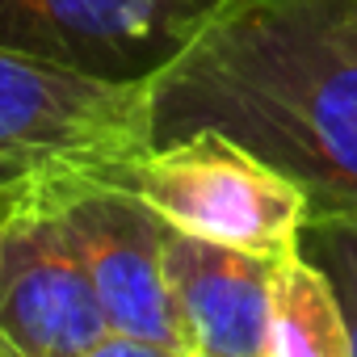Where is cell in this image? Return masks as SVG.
Instances as JSON below:
<instances>
[{
  "mask_svg": "<svg viewBox=\"0 0 357 357\" xmlns=\"http://www.w3.org/2000/svg\"><path fill=\"white\" fill-rule=\"evenodd\" d=\"M109 336L89 269L34 185L0 211V340L17 357H84Z\"/></svg>",
  "mask_w": 357,
  "mask_h": 357,
  "instance_id": "6",
  "label": "cell"
},
{
  "mask_svg": "<svg viewBox=\"0 0 357 357\" xmlns=\"http://www.w3.org/2000/svg\"><path fill=\"white\" fill-rule=\"evenodd\" d=\"M84 357H190L185 349H168V344H155V340H135V336H118L109 332L101 344H93Z\"/></svg>",
  "mask_w": 357,
  "mask_h": 357,
  "instance_id": "10",
  "label": "cell"
},
{
  "mask_svg": "<svg viewBox=\"0 0 357 357\" xmlns=\"http://www.w3.org/2000/svg\"><path fill=\"white\" fill-rule=\"evenodd\" d=\"M22 194H26V190H22ZM13 198H17V194H0V211H5V206H9Z\"/></svg>",
  "mask_w": 357,
  "mask_h": 357,
  "instance_id": "12",
  "label": "cell"
},
{
  "mask_svg": "<svg viewBox=\"0 0 357 357\" xmlns=\"http://www.w3.org/2000/svg\"><path fill=\"white\" fill-rule=\"evenodd\" d=\"M147 147V80H101L0 47V194L122 172Z\"/></svg>",
  "mask_w": 357,
  "mask_h": 357,
  "instance_id": "2",
  "label": "cell"
},
{
  "mask_svg": "<svg viewBox=\"0 0 357 357\" xmlns=\"http://www.w3.org/2000/svg\"><path fill=\"white\" fill-rule=\"evenodd\" d=\"M265 357H357L332 282L303 252L278 261Z\"/></svg>",
  "mask_w": 357,
  "mask_h": 357,
  "instance_id": "8",
  "label": "cell"
},
{
  "mask_svg": "<svg viewBox=\"0 0 357 357\" xmlns=\"http://www.w3.org/2000/svg\"><path fill=\"white\" fill-rule=\"evenodd\" d=\"M336 0H223L147 80L151 143L223 130L290 181L311 215L357 211V51Z\"/></svg>",
  "mask_w": 357,
  "mask_h": 357,
  "instance_id": "1",
  "label": "cell"
},
{
  "mask_svg": "<svg viewBox=\"0 0 357 357\" xmlns=\"http://www.w3.org/2000/svg\"><path fill=\"white\" fill-rule=\"evenodd\" d=\"M0 357H17V353H13V349H9L5 340H0Z\"/></svg>",
  "mask_w": 357,
  "mask_h": 357,
  "instance_id": "13",
  "label": "cell"
},
{
  "mask_svg": "<svg viewBox=\"0 0 357 357\" xmlns=\"http://www.w3.org/2000/svg\"><path fill=\"white\" fill-rule=\"evenodd\" d=\"M43 190L89 269L109 332L185 349L164 269L168 223L122 181V172L55 176Z\"/></svg>",
  "mask_w": 357,
  "mask_h": 357,
  "instance_id": "4",
  "label": "cell"
},
{
  "mask_svg": "<svg viewBox=\"0 0 357 357\" xmlns=\"http://www.w3.org/2000/svg\"><path fill=\"white\" fill-rule=\"evenodd\" d=\"M332 30L340 34V43H349V47L357 51V0H336Z\"/></svg>",
  "mask_w": 357,
  "mask_h": 357,
  "instance_id": "11",
  "label": "cell"
},
{
  "mask_svg": "<svg viewBox=\"0 0 357 357\" xmlns=\"http://www.w3.org/2000/svg\"><path fill=\"white\" fill-rule=\"evenodd\" d=\"M122 181L172 227L265 261L298 252L311 202L298 181L223 130L151 143Z\"/></svg>",
  "mask_w": 357,
  "mask_h": 357,
  "instance_id": "3",
  "label": "cell"
},
{
  "mask_svg": "<svg viewBox=\"0 0 357 357\" xmlns=\"http://www.w3.org/2000/svg\"><path fill=\"white\" fill-rule=\"evenodd\" d=\"M168 290L190 357H265L278 261L168 227Z\"/></svg>",
  "mask_w": 357,
  "mask_h": 357,
  "instance_id": "7",
  "label": "cell"
},
{
  "mask_svg": "<svg viewBox=\"0 0 357 357\" xmlns=\"http://www.w3.org/2000/svg\"><path fill=\"white\" fill-rule=\"evenodd\" d=\"M223 0H0V47L101 80H151Z\"/></svg>",
  "mask_w": 357,
  "mask_h": 357,
  "instance_id": "5",
  "label": "cell"
},
{
  "mask_svg": "<svg viewBox=\"0 0 357 357\" xmlns=\"http://www.w3.org/2000/svg\"><path fill=\"white\" fill-rule=\"evenodd\" d=\"M298 252L311 265H319V273L332 282L349 336H353V353H357V211L353 215H311L303 227Z\"/></svg>",
  "mask_w": 357,
  "mask_h": 357,
  "instance_id": "9",
  "label": "cell"
}]
</instances>
